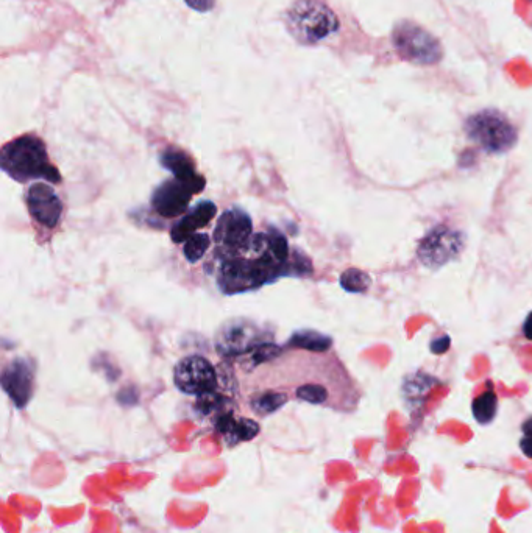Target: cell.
<instances>
[{
	"mask_svg": "<svg viewBox=\"0 0 532 533\" xmlns=\"http://www.w3.org/2000/svg\"><path fill=\"white\" fill-rule=\"evenodd\" d=\"M286 354L294 371H288L275 357L256 365L258 379L250 387V393H275L286 403L298 399L336 412L350 413L358 409L361 389L333 350L317 353L294 348Z\"/></svg>",
	"mask_w": 532,
	"mask_h": 533,
	"instance_id": "cell-1",
	"label": "cell"
},
{
	"mask_svg": "<svg viewBox=\"0 0 532 533\" xmlns=\"http://www.w3.org/2000/svg\"><path fill=\"white\" fill-rule=\"evenodd\" d=\"M2 170L18 183L46 180L60 184L61 173L50 163L46 144L38 136L25 135L4 145L0 153Z\"/></svg>",
	"mask_w": 532,
	"mask_h": 533,
	"instance_id": "cell-2",
	"label": "cell"
},
{
	"mask_svg": "<svg viewBox=\"0 0 532 533\" xmlns=\"http://www.w3.org/2000/svg\"><path fill=\"white\" fill-rule=\"evenodd\" d=\"M467 135L490 153H504L517 142V130L508 117L497 110H484L473 114L465 122Z\"/></svg>",
	"mask_w": 532,
	"mask_h": 533,
	"instance_id": "cell-3",
	"label": "cell"
},
{
	"mask_svg": "<svg viewBox=\"0 0 532 533\" xmlns=\"http://www.w3.org/2000/svg\"><path fill=\"white\" fill-rule=\"evenodd\" d=\"M392 39L398 55L409 63L431 66L439 63L444 57V50L439 41L414 22H398Z\"/></svg>",
	"mask_w": 532,
	"mask_h": 533,
	"instance_id": "cell-4",
	"label": "cell"
},
{
	"mask_svg": "<svg viewBox=\"0 0 532 533\" xmlns=\"http://www.w3.org/2000/svg\"><path fill=\"white\" fill-rule=\"evenodd\" d=\"M292 32L306 43H316L339 29V21L327 5L317 0H302L291 11Z\"/></svg>",
	"mask_w": 532,
	"mask_h": 533,
	"instance_id": "cell-5",
	"label": "cell"
},
{
	"mask_svg": "<svg viewBox=\"0 0 532 533\" xmlns=\"http://www.w3.org/2000/svg\"><path fill=\"white\" fill-rule=\"evenodd\" d=\"M205 184L203 177L194 181L178 180V178L164 181L153 192V211L164 219H177V217L185 216L189 211L192 197L200 194L205 189Z\"/></svg>",
	"mask_w": 532,
	"mask_h": 533,
	"instance_id": "cell-6",
	"label": "cell"
},
{
	"mask_svg": "<svg viewBox=\"0 0 532 533\" xmlns=\"http://www.w3.org/2000/svg\"><path fill=\"white\" fill-rule=\"evenodd\" d=\"M174 384L181 393L202 398L216 393V370L208 359L192 354L175 365Z\"/></svg>",
	"mask_w": 532,
	"mask_h": 533,
	"instance_id": "cell-7",
	"label": "cell"
},
{
	"mask_svg": "<svg viewBox=\"0 0 532 533\" xmlns=\"http://www.w3.org/2000/svg\"><path fill=\"white\" fill-rule=\"evenodd\" d=\"M264 331L249 320H231L216 334V350L220 356H241L266 345Z\"/></svg>",
	"mask_w": 532,
	"mask_h": 533,
	"instance_id": "cell-8",
	"label": "cell"
},
{
	"mask_svg": "<svg viewBox=\"0 0 532 533\" xmlns=\"http://www.w3.org/2000/svg\"><path fill=\"white\" fill-rule=\"evenodd\" d=\"M252 217L241 208H230L219 217L214 228V242L222 255L242 250L252 239Z\"/></svg>",
	"mask_w": 532,
	"mask_h": 533,
	"instance_id": "cell-9",
	"label": "cell"
},
{
	"mask_svg": "<svg viewBox=\"0 0 532 533\" xmlns=\"http://www.w3.org/2000/svg\"><path fill=\"white\" fill-rule=\"evenodd\" d=\"M27 209L33 222L46 230H55L63 216V202L55 189L47 183L32 184L25 195Z\"/></svg>",
	"mask_w": 532,
	"mask_h": 533,
	"instance_id": "cell-10",
	"label": "cell"
},
{
	"mask_svg": "<svg viewBox=\"0 0 532 533\" xmlns=\"http://www.w3.org/2000/svg\"><path fill=\"white\" fill-rule=\"evenodd\" d=\"M2 385L16 406H27L35 387V365L29 359L16 357L4 367Z\"/></svg>",
	"mask_w": 532,
	"mask_h": 533,
	"instance_id": "cell-11",
	"label": "cell"
},
{
	"mask_svg": "<svg viewBox=\"0 0 532 533\" xmlns=\"http://www.w3.org/2000/svg\"><path fill=\"white\" fill-rule=\"evenodd\" d=\"M217 206L210 200H203L192 206L185 216L175 222L171 230V239L175 244H185L189 237L194 236L197 230H202L206 225H210L211 220L216 217Z\"/></svg>",
	"mask_w": 532,
	"mask_h": 533,
	"instance_id": "cell-12",
	"label": "cell"
},
{
	"mask_svg": "<svg viewBox=\"0 0 532 533\" xmlns=\"http://www.w3.org/2000/svg\"><path fill=\"white\" fill-rule=\"evenodd\" d=\"M160 161L178 180L194 181L202 177L196 172V164L192 161L191 156L178 147H169V149L164 150L161 153Z\"/></svg>",
	"mask_w": 532,
	"mask_h": 533,
	"instance_id": "cell-13",
	"label": "cell"
},
{
	"mask_svg": "<svg viewBox=\"0 0 532 533\" xmlns=\"http://www.w3.org/2000/svg\"><path fill=\"white\" fill-rule=\"evenodd\" d=\"M289 348H298V350L317 351L325 353L333 348V340L330 337L323 336L320 332L313 329H303L295 332L294 336L289 339Z\"/></svg>",
	"mask_w": 532,
	"mask_h": 533,
	"instance_id": "cell-14",
	"label": "cell"
},
{
	"mask_svg": "<svg viewBox=\"0 0 532 533\" xmlns=\"http://www.w3.org/2000/svg\"><path fill=\"white\" fill-rule=\"evenodd\" d=\"M489 389L486 392L479 393L475 399H473L472 412L475 420L483 426L492 423L497 417L498 412V396L495 389H492V384L487 382Z\"/></svg>",
	"mask_w": 532,
	"mask_h": 533,
	"instance_id": "cell-15",
	"label": "cell"
},
{
	"mask_svg": "<svg viewBox=\"0 0 532 533\" xmlns=\"http://www.w3.org/2000/svg\"><path fill=\"white\" fill-rule=\"evenodd\" d=\"M183 245H185L183 247L185 258L191 264H196V262H199L205 256L206 251L210 248L211 239L206 233H196L194 236L189 237L188 241Z\"/></svg>",
	"mask_w": 532,
	"mask_h": 533,
	"instance_id": "cell-16",
	"label": "cell"
},
{
	"mask_svg": "<svg viewBox=\"0 0 532 533\" xmlns=\"http://www.w3.org/2000/svg\"><path fill=\"white\" fill-rule=\"evenodd\" d=\"M341 286L350 293L366 292L370 286V278L367 273L358 269H348L342 273Z\"/></svg>",
	"mask_w": 532,
	"mask_h": 533,
	"instance_id": "cell-17",
	"label": "cell"
},
{
	"mask_svg": "<svg viewBox=\"0 0 532 533\" xmlns=\"http://www.w3.org/2000/svg\"><path fill=\"white\" fill-rule=\"evenodd\" d=\"M522 438H520V449L528 459L532 460V417H529L522 424Z\"/></svg>",
	"mask_w": 532,
	"mask_h": 533,
	"instance_id": "cell-18",
	"label": "cell"
},
{
	"mask_svg": "<svg viewBox=\"0 0 532 533\" xmlns=\"http://www.w3.org/2000/svg\"><path fill=\"white\" fill-rule=\"evenodd\" d=\"M523 336H525L529 342H532V312H529L525 323H523Z\"/></svg>",
	"mask_w": 532,
	"mask_h": 533,
	"instance_id": "cell-19",
	"label": "cell"
}]
</instances>
